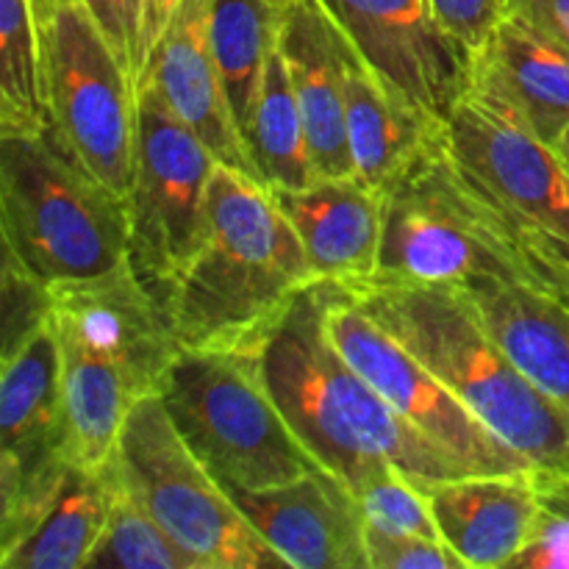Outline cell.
<instances>
[{"instance_id": "obj_8", "label": "cell", "mask_w": 569, "mask_h": 569, "mask_svg": "<svg viewBox=\"0 0 569 569\" xmlns=\"http://www.w3.org/2000/svg\"><path fill=\"white\" fill-rule=\"evenodd\" d=\"M50 131L106 189L133 183L139 87L83 0L37 3Z\"/></svg>"}, {"instance_id": "obj_24", "label": "cell", "mask_w": 569, "mask_h": 569, "mask_svg": "<svg viewBox=\"0 0 569 569\" xmlns=\"http://www.w3.org/2000/svg\"><path fill=\"white\" fill-rule=\"evenodd\" d=\"M111 511L109 465L98 472L78 470L42 526L0 561L3 569H87Z\"/></svg>"}, {"instance_id": "obj_34", "label": "cell", "mask_w": 569, "mask_h": 569, "mask_svg": "<svg viewBox=\"0 0 569 569\" xmlns=\"http://www.w3.org/2000/svg\"><path fill=\"white\" fill-rule=\"evenodd\" d=\"M183 0H142V33H139V61H137V87L139 78L148 70L156 44L161 42L164 31L170 28L172 17L181 9Z\"/></svg>"}, {"instance_id": "obj_16", "label": "cell", "mask_w": 569, "mask_h": 569, "mask_svg": "<svg viewBox=\"0 0 569 569\" xmlns=\"http://www.w3.org/2000/svg\"><path fill=\"white\" fill-rule=\"evenodd\" d=\"M278 53L292 81L317 178L353 176L345 122V33L322 0H292L281 11Z\"/></svg>"}, {"instance_id": "obj_20", "label": "cell", "mask_w": 569, "mask_h": 569, "mask_svg": "<svg viewBox=\"0 0 569 569\" xmlns=\"http://www.w3.org/2000/svg\"><path fill=\"white\" fill-rule=\"evenodd\" d=\"M517 367L569 415V306L533 281L465 289Z\"/></svg>"}, {"instance_id": "obj_23", "label": "cell", "mask_w": 569, "mask_h": 569, "mask_svg": "<svg viewBox=\"0 0 569 569\" xmlns=\"http://www.w3.org/2000/svg\"><path fill=\"white\" fill-rule=\"evenodd\" d=\"M250 164L270 192H295L317 178L309 137L281 53L267 61L264 83L244 133Z\"/></svg>"}, {"instance_id": "obj_19", "label": "cell", "mask_w": 569, "mask_h": 569, "mask_svg": "<svg viewBox=\"0 0 569 569\" xmlns=\"http://www.w3.org/2000/svg\"><path fill=\"white\" fill-rule=\"evenodd\" d=\"M303 242L320 281H365L378 272L381 192L348 178H315L295 192H272Z\"/></svg>"}, {"instance_id": "obj_13", "label": "cell", "mask_w": 569, "mask_h": 569, "mask_svg": "<svg viewBox=\"0 0 569 569\" xmlns=\"http://www.w3.org/2000/svg\"><path fill=\"white\" fill-rule=\"evenodd\" d=\"M356 53L417 111L445 122L470 89V50L461 48L431 0H322Z\"/></svg>"}, {"instance_id": "obj_29", "label": "cell", "mask_w": 569, "mask_h": 569, "mask_svg": "<svg viewBox=\"0 0 569 569\" xmlns=\"http://www.w3.org/2000/svg\"><path fill=\"white\" fill-rule=\"evenodd\" d=\"M511 567L569 569V478L542 476V506L533 533Z\"/></svg>"}, {"instance_id": "obj_10", "label": "cell", "mask_w": 569, "mask_h": 569, "mask_svg": "<svg viewBox=\"0 0 569 569\" xmlns=\"http://www.w3.org/2000/svg\"><path fill=\"white\" fill-rule=\"evenodd\" d=\"M53 326L0 361V561L50 515L76 478Z\"/></svg>"}, {"instance_id": "obj_2", "label": "cell", "mask_w": 569, "mask_h": 569, "mask_svg": "<svg viewBox=\"0 0 569 569\" xmlns=\"http://www.w3.org/2000/svg\"><path fill=\"white\" fill-rule=\"evenodd\" d=\"M259 372L300 442L326 470L356 489L381 465L398 467L420 487L478 476L411 426L359 370L350 367L326 326L320 281L300 292L267 333Z\"/></svg>"}, {"instance_id": "obj_3", "label": "cell", "mask_w": 569, "mask_h": 569, "mask_svg": "<svg viewBox=\"0 0 569 569\" xmlns=\"http://www.w3.org/2000/svg\"><path fill=\"white\" fill-rule=\"evenodd\" d=\"M339 287L539 476L569 478V415L511 361L465 289L381 276Z\"/></svg>"}, {"instance_id": "obj_1", "label": "cell", "mask_w": 569, "mask_h": 569, "mask_svg": "<svg viewBox=\"0 0 569 569\" xmlns=\"http://www.w3.org/2000/svg\"><path fill=\"white\" fill-rule=\"evenodd\" d=\"M317 281L270 189L217 161L206 189L203 233L164 303L178 348L259 353L295 298Z\"/></svg>"}, {"instance_id": "obj_11", "label": "cell", "mask_w": 569, "mask_h": 569, "mask_svg": "<svg viewBox=\"0 0 569 569\" xmlns=\"http://www.w3.org/2000/svg\"><path fill=\"white\" fill-rule=\"evenodd\" d=\"M445 148L515 231L531 267L539 259H569V172L553 144L467 92L445 120Z\"/></svg>"}, {"instance_id": "obj_35", "label": "cell", "mask_w": 569, "mask_h": 569, "mask_svg": "<svg viewBox=\"0 0 569 569\" xmlns=\"http://www.w3.org/2000/svg\"><path fill=\"white\" fill-rule=\"evenodd\" d=\"M537 283L548 287L569 306V259H539L533 261Z\"/></svg>"}, {"instance_id": "obj_7", "label": "cell", "mask_w": 569, "mask_h": 569, "mask_svg": "<svg viewBox=\"0 0 569 569\" xmlns=\"http://www.w3.org/2000/svg\"><path fill=\"white\" fill-rule=\"evenodd\" d=\"M111 467L198 569L287 567L192 453L161 395H148L131 406Z\"/></svg>"}, {"instance_id": "obj_15", "label": "cell", "mask_w": 569, "mask_h": 569, "mask_svg": "<svg viewBox=\"0 0 569 569\" xmlns=\"http://www.w3.org/2000/svg\"><path fill=\"white\" fill-rule=\"evenodd\" d=\"M467 92L556 144L569 126V53L509 11L472 53Z\"/></svg>"}, {"instance_id": "obj_37", "label": "cell", "mask_w": 569, "mask_h": 569, "mask_svg": "<svg viewBox=\"0 0 569 569\" xmlns=\"http://www.w3.org/2000/svg\"><path fill=\"white\" fill-rule=\"evenodd\" d=\"M270 3H272V6H278V9L283 11V9H287L289 3H292V0H270Z\"/></svg>"}, {"instance_id": "obj_27", "label": "cell", "mask_w": 569, "mask_h": 569, "mask_svg": "<svg viewBox=\"0 0 569 569\" xmlns=\"http://www.w3.org/2000/svg\"><path fill=\"white\" fill-rule=\"evenodd\" d=\"M361 515L367 526L383 528L392 533H415V537L442 539L433 520L428 489L411 481L392 465H381L359 489Z\"/></svg>"}, {"instance_id": "obj_31", "label": "cell", "mask_w": 569, "mask_h": 569, "mask_svg": "<svg viewBox=\"0 0 569 569\" xmlns=\"http://www.w3.org/2000/svg\"><path fill=\"white\" fill-rule=\"evenodd\" d=\"M431 9L439 26L472 56L509 14V0H431Z\"/></svg>"}, {"instance_id": "obj_30", "label": "cell", "mask_w": 569, "mask_h": 569, "mask_svg": "<svg viewBox=\"0 0 569 569\" xmlns=\"http://www.w3.org/2000/svg\"><path fill=\"white\" fill-rule=\"evenodd\" d=\"M365 550L370 569H465V561L442 539L392 533L367 522Z\"/></svg>"}, {"instance_id": "obj_14", "label": "cell", "mask_w": 569, "mask_h": 569, "mask_svg": "<svg viewBox=\"0 0 569 569\" xmlns=\"http://www.w3.org/2000/svg\"><path fill=\"white\" fill-rule=\"evenodd\" d=\"M267 545L295 569H365V515L353 487L320 470L270 489H228Z\"/></svg>"}, {"instance_id": "obj_33", "label": "cell", "mask_w": 569, "mask_h": 569, "mask_svg": "<svg viewBox=\"0 0 569 569\" xmlns=\"http://www.w3.org/2000/svg\"><path fill=\"white\" fill-rule=\"evenodd\" d=\"M509 11L569 53V0H509Z\"/></svg>"}, {"instance_id": "obj_18", "label": "cell", "mask_w": 569, "mask_h": 569, "mask_svg": "<svg viewBox=\"0 0 569 569\" xmlns=\"http://www.w3.org/2000/svg\"><path fill=\"white\" fill-rule=\"evenodd\" d=\"M442 542L472 569L511 567L542 506L539 472L467 476L428 487Z\"/></svg>"}, {"instance_id": "obj_5", "label": "cell", "mask_w": 569, "mask_h": 569, "mask_svg": "<svg viewBox=\"0 0 569 569\" xmlns=\"http://www.w3.org/2000/svg\"><path fill=\"white\" fill-rule=\"evenodd\" d=\"M381 206L376 276L461 289L492 281L537 283L528 250L450 159L445 126L383 189Z\"/></svg>"}, {"instance_id": "obj_17", "label": "cell", "mask_w": 569, "mask_h": 569, "mask_svg": "<svg viewBox=\"0 0 569 569\" xmlns=\"http://www.w3.org/2000/svg\"><path fill=\"white\" fill-rule=\"evenodd\" d=\"M139 87H153L164 103L209 144L217 161L256 178L211 50L209 0H183L161 42L156 44Z\"/></svg>"}, {"instance_id": "obj_36", "label": "cell", "mask_w": 569, "mask_h": 569, "mask_svg": "<svg viewBox=\"0 0 569 569\" xmlns=\"http://www.w3.org/2000/svg\"><path fill=\"white\" fill-rule=\"evenodd\" d=\"M556 153H559V159H561V164L567 167V172H569V126L565 128V131H561V137L556 139Z\"/></svg>"}, {"instance_id": "obj_21", "label": "cell", "mask_w": 569, "mask_h": 569, "mask_svg": "<svg viewBox=\"0 0 569 569\" xmlns=\"http://www.w3.org/2000/svg\"><path fill=\"white\" fill-rule=\"evenodd\" d=\"M345 33V31H342ZM345 122L353 176L383 192L445 122L400 100L345 37Z\"/></svg>"}, {"instance_id": "obj_12", "label": "cell", "mask_w": 569, "mask_h": 569, "mask_svg": "<svg viewBox=\"0 0 569 569\" xmlns=\"http://www.w3.org/2000/svg\"><path fill=\"white\" fill-rule=\"evenodd\" d=\"M320 292L326 326L337 348L411 426L478 476L537 472L339 283L320 281Z\"/></svg>"}, {"instance_id": "obj_9", "label": "cell", "mask_w": 569, "mask_h": 569, "mask_svg": "<svg viewBox=\"0 0 569 569\" xmlns=\"http://www.w3.org/2000/svg\"><path fill=\"white\" fill-rule=\"evenodd\" d=\"M214 167L209 144L153 87H139L133 183L126 198L128 261L161 306L200 242Z\"/></svg>"}, {"instance_id": "obj_38", "label": "cell", "mask_w": 569, "mask_h": 569, "mask_svg": "<svg viewBox=\"0 0 569 569\" xmlns=\"http://www.w3.org/2000/svg\"><path fill=\"white\" fill-rule=\"evenodd\" d=\"M37 3H53V0H37Z\"/></svg>"}, {"instance_id": "obj_28", "label": "cell", "mask_w": 569, "mask_h": 569, "mask_svg": "<svg viewBox=\"0 0 569 569\" xmlns=\"http://www.w3.org/2000/svg\"><path fill=\"white\" fill-rule=\"evenodd\" d=\"M53 289L33 276L9 248L0 261V361L20 353L50 326Z\"/></svg>"}, {"instance_id": "obj_6", "label": "cell", "mask_w": 569, "mask_h": 569, "mask_svg": "<svg viewBox=\"0 0 569 569\" xmlns=\"http://www.w3.org/2000/svg\"><path fill=\"white\" fill-rule=\"evenodd\" d=\"M159 395L226 489L281 487L322 467L272 400L256 353L181 350Z\"/></svg>"}, {"instance_id": "obj_32", "label": "cell", "mask_w": 569, "mask_h": 569, "mask_svg": "<svg viewBox=\"0 0 569 569\" xmlns=\"http://www.w3.org/2000/svg\"><path fill=\"white\" fill-rule=\"evenodd\" d=\"M114 53L137 81L139 33H142V0H83Z\"/></svg>"}, {"instance_id": "obj_26", "label": "cell", "mask_w": 569, "mask_h": 569, "mask_svg": "<svg viewBox=\"0 0 569 569\" xmlns=\"http://www.w3.org/2000/svg\"><path fill=\"white\" fill-rule=\"evenodd\" d=\"M111 472V511L98 548L87 567L120 569H198L192 559L161 531L159 522L122 487L114 467Z\"/></svg>"}, {"instance_id": "obj_25", "label": "cell", "mask_w": 569, "mask_h": 569, "mask_svg": "<svg viewBox=\"0 0 569 569\" xmlns=\"http://www.w3.org/2000/svg\"><path fill=\"white\" fill-rule=\"evenodd\" d=\"M50 128L37 0H0V137Z\"/></svg>"}, {"instance_id": "obj_4", "label": "cell", "mask_w": 569, "mask_h": 569, "mask_svg": "<svg viewBox=\"0 0 569 569\" xmlns=\"http://www.w3.org/2000/svg\"><path fill=\"white\" fill-rule=\"evenodd\" d=\"M0 231L48 287L128 264L126 200L83 170L53 131L0 137Z\"/></svg>"}, {"instance_id": "obj_22", "label": "cell", "mask_w": 569, "mask_h": 569, "mask_svg": "<svg viewBox=\"0 0 569 569\" xmlns=\"http://www.w3.org/2000/svg\"><path fill=\"white\" fill-rule=\"evenodd\" d=\"M278 20L281 9L270 0H209L211 50L242 142L267 61L278 50Z\"/></svg>"}]
</instances>
